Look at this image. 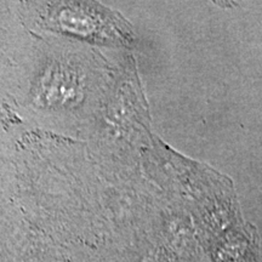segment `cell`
Listing matches in <instances>:
<instances>
[]
</instances>
